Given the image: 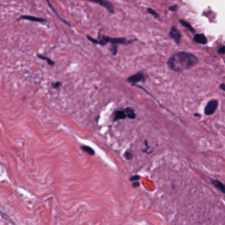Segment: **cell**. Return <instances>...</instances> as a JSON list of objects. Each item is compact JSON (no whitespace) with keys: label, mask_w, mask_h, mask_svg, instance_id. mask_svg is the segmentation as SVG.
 <instances>
[{"label":"cell","mask_w":225,"mask_h":225,"mask_svg":"<svg viewBox=\"0 0 225 225\" xmlns=\"http://www.w3.org/2000/svg\"><path fill=\"white\" fill-rule=\"evenodd\" d=\"M169 35H170V38L174 40V41L176 42V44H179L181 41V33L180 32L179 30L176 29L174 26L172 27L171 28V30L170 31V33H169Z\"/></svg>","instance_id":"6"},{"label":"cell","mask_w":225,"mask_h":225,"mask_svg":"<svg viewBox=\"0 0 225 225\" xmlns=\"http://www.w3.org/2000/svg\"><path fill=\"white\" fill-rule=\"evenodd\" d=\"M220 89H222V90H223V91H225V85L224 84H223H223H221V85H220Z\"/></svg>","instance_id":"25"},{"label":"cell","mask_w":225,"mask_h":225,"mask_svg":"<svg viewBox=\"0 0 225 225\" xmlns=\"http://www.w3.org/2000/svg\"><path fill=\"white\" fill-rule=\"evenodd\" d=\"M87 39L89 40V41H91V42L94 43V44L100 45V42H99V41H98V40H97V39H94V38H92L91 36H89V35L87 36Z\"/></svg>","instance_id":"19"},{"label":"cell","mask_w":225,"mask_h":225,"mask_svg":"<svg viewBox=\"0 0 225 225\" xmlns=\"http://www.w3.org/2000/svg\"><path fill=\"white\" fill-rule=\"evenodd\" d=\"M140 179H141L140 176L136 174V175L132 176L129 178V180H130V181H131V182H135V181H138Z\"/></svg>","instance_id":"18"},{"label":"cell","mask_w":225,"mask_h":225,"mask_svg":"<svg viewBox=\"0 0 225 225\" xmlns=\"http://www.w3.org/2000/svg\"><path fill=\"white\" fill-rule=\"evenodd\" d=\"M124 110L128 118L134 120L136 118V114H135V110L132 108L128 107V108H126Z\"/></svg>","instance_id":"11"},{"label":"cell","mask_w":225,"mask_h":225,"mask_svg":"<svg viewBox=\"0 0 225 225\" xmlns=\"http://www.w3.org/2000/svg\"><path fill=\"white\" fill-rule=\"evenodd\" d=\"M145 77L142 72H138L134 75H131L126 79V81L131 84V85H135L138 82H144L145 81Z\"/></svg>","instance_id":"3"},{"label":"cell","mask_w":225,"mask_h":225,"mask_svg":"<svg viewBox=\"0 0 225 225\" xmlns=\"http://www.w3.org/2000/svg\"><path fill=\"white\" fill-rule=\"evenodd\" d=\"M127 118L125 110H116L114 112V121L116 122L120 120H124Z\"/></svg>","instance_id":"8"},{"label":"cell","mask_w":225,"mask_h":225,"mask_svg":"<svg viewBox=\"0 0 225 225\" xmlns=\"http://www.w3.org/2000/svg\"><path fill=\"white\" fill-rule=\"evenodd\" d=\"M61 83L60 82H58V81L52 83V86L54 89H58V88L61 87Z\"/></svg>","instance_id":"21"},{"label":"cell","mask_w":225,"mask_h":225,"mask_svg":"<svg viewBox=\"0 0 225 225\" xmlns=\"http://www.w3.org/2000/svg\"><path fill=\"white\" fill-rule=\"evenodd\" d=\"M140 186V183L138 181H135V182H133L132 183V187H134V188H135V187H139Z\"/></svg>","instance_id":"23"},{"label":"cell","mask_w":225,"mask_h":225,"mask_svg":"<svg viewBox=\"0 0 225 225\" xmlns=\"http://www.w3.org/2000/svg\"><path fill=\"white\" fill-rule=\"evenodd\" d=\"M218 53L221 54H225V46H222L221 48H220L219 49H218Z\"/></svg>","instance_id":"22"},{"label":"cell","mask_w":225,"mask_h":225,"mask_svg":"<svg viewBox=\"0 0 225 225\" xmlns=\"http://www.w3.org/2000/svg\"><path fill=\"white\" fill-rule=\"evenodd\" d=\"M91 2L95 3L100 5L102 7L106 8L110 13H114V6L112 2L108 1H103V0H95V1H91Z\"/></svg>","instance_id":"5"},{"label":"cell","mask_w":225,"mask_h":225,"mask_svg":"<svg viewBox=\"0 0 225 225\" xmlns=\"http://www.w3.org/2000/svg\"><path fill=\"white\" fill-rule=\"evenodd\" d=\"M195 116H199L200 115L198 114H195Z\"/></svg>","instance_id":"26"},{"label":"cell","mask_w":225,"mask_h":225,"mask_svg":"<svg viewBox=\"0 0 225 225\" xmlns=\"http://www.w3.org/2000/svg\"><path fill=\"white\" fill-rule=\"evenodd\" d=\"M194 41L201 44H206L207 43V38L203 34H197L194 36Z\"/></svg>","instance_id":"10"},{"label":"cell","mask_w":225,"mask_h":225,"mask_svg":"<svg viewBox=\"0 0 225 225\" xmlns=\"http://www.w3.org/2000/svg\"><path fill=\"white\" fill-rule=\"evenodd\" d=\"M169 9H170V10H171V11H176L178 9V5L176 4L174 5H173V6H172V7H170V8H169Z\"/></svg>","instance_id":"24"},{"label":"cell","mask_w":225,"mask_h":225,"mask_svg":"<svg viewBox=\"0 0 225 225\" xmlns=\"http://www.w3.org/2000/svg\"><path fill=\"white\" fill-rule=\"evenodd\" d=\"M147 12L149 13H150V15H153V16L155 17H159V14L157 13L155 11H154L153 9H151V8H147Z\"/></svg>","instance_id":"20"},{"label":"cell","mask_w":225,"mask_h":225,"mask_svg":"<svg viewBox=\"0 0 225 225\" xmlns=\"http://www.w3.org/2000/svg\"><path fill=\"white\" fill-rule=\"evenodd\" d=\"M80 148H81L82 150H83V151L85 153H87L89 155L93 156L95 155L94 150L91 147L87 146V145H81V147H80Z\"/></svg>","instance_id":"12"},{"label":"cell","mask_w":225,"mask_h":225,"mask_svg":"<svg viewBox=\"0 0 225 225\" xmlns=\"http://www.w3.org/2000/svg\"><path fill=\"white\" fill-rule=\"evenodd\" d=\"M199 60L195 55L186 52H179L173 54L168 60V66L176 72L189 69L198 63Z\"/></svg>","instance_id":"1"},{"label":"cell","mask_w":225,"mask_h":225,"mask_svg":"<svg viewBox=\"0 0 225 225\" xmlns=\"http://www.w3.org/2000/svg\"><path fill=\"white\" fill-rule=\"evenodd\" d=\"M102 38L106 43H112V44H128L133 41H128L125 38H112L105 35H102Z\"/></svg>","instance_id":"2"},{"label":"cell","mask_w":225,"mask_h":225,"mask_svg":"<svg viewBox=\"0 0 225 225\" xmlns=\"http://www.w3.org/2000/svg\"><path fill=\"white\" fill-rule=\"evenodd\" d=\"M37 56H38L39 58H41V60H43L46 61V62L48 63V64L49 65V66H54L55 62H54V61L53 60H51L50 58L44 56V55H41V54H37Z\"/></svg>","instance_id":"13"},{"label":"cell","mask_w":225,"mask_h":225,"mask_svg":"<svg viewBox=\"0 0 225 225\" xmlns=\"http://www.w3.org/2000/svg\"><path fill=\"white\" fill-rule=\"evenodd\" d=\"M211 184L215 187H216L218 190H219L222 193L225 194V184H223L222 181L218 180L211 179Z\"/></svg>","instance_id":"9"},{"label":"cell","mask_w":225,"mask_h":225,"mask_svg":"<svg viewBox=\"0 0 225 225\" xmlns=\"http://www.w3.org/2000/svg\"><path fill=\"white\" fill-rule=\"evenodd\" d=\"M218 101L217 100H212L207 103L205 108V114L207 116L212 115L214 114L218 107Z\"/></svg>","instance_id":"4"},{"label":"cell","mask_w":225,"mask_h":225,"mask_svg":"<svg viewBox=\"0 0 225 225\" xmlns=\"http://www.w3.org/2000/svg\"><path fill=\"white\" fill-rule=\"evenodd\" d=\"M21 19L34 21V22H36V23L47 22V20L44 19V18L36 17H35V16H31V15H21V16L18 18V20H21Z\"/></svg>","instance_id":"7"},{"label":"cell","mask_w":225,"mask_h":225,"mask_svg":"<svg viewBox=\"0 0 225 225\" xmlns=\"http://www.w3.org/2000/svg\"><path fill=\"white\" fill-rule=\"evenodd\" d=\"M180 22L181 24H182L183 26H184L185 27L187 28V29H189L191 32H195V29H193V27H192V25H191V24H189L188 23H187L186 21H185L184 20H180Z\"/></svg>","instance_id":"15"},{"label":"cell","mask_w":225,"mask_h":225,"mask_svg":"<svg viewBox=\"0 0 225 225\" xmlns=\"http://www.w3.org/2000/svg\"><path fill=\"white\" fill-rule=\"evenodd\" d=\"M124 157L128 161H130V160L133 159V155H132V153L130 151L127 150V151H125L124 153Z\"/></svg>","instance_id":"17"},{"label":"cell","mask_w":225,"mask_h":225,"mask_svg":"<svg viewBox=\"0 0 225 225\" xmlns=\"http://www.w3.org/2000/svg\"><path fill=\"white\" fill-rule=\"evenodd\" d=\"M47 3H48V4L49 5V7H50L51 9H52V11H54V13L55 14V15H57V17H59V18H60V19H61V21H63V22H64L65 23H66V24H67V25H69V26H70L71 25V24H69V23H68V22H67V21H66V20H65V19H63V18H61L60 16V15L59 14H58V12L56 11V10H55V9L53 7H52V5L50 4V1H47Z\"/></svg>","instance_id":"14"},{"label":"cell","mask_w":225,"mask_h":225,"mask_svg":"<svg viewBox=\"0 0 225 225\" xmlns=\"http://www.w3.org/2000/svg\"><path fill=\"white\" fill-rule=\"evenodd\" d=\"M110 52H112V54L113 55H116L117 53H118V47H117V45L116 44H112L111 46V47L110 48Z\"/></svg>","instance_id":"16"}]
</instances>
